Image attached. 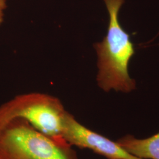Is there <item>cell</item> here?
Instances as JSON below:
<instances>
[{
    "label": "cell",
    "instance_id": "5b68a950",
    "mask_svg": "<svg viewBox=\"0 0 159 159\" xmlns=\"http://www.w3.org/2000/svg\"><path fill=\"white\" fill-rule=\"evenodd\" d=\"M116 142L125 152L140 159H159V131L152 136L138 139L127 134Z\"/></svg>",
    "mask_w": 159,
    "mask_h": 159
},
{
    "label": "cell",
    "instance_id": "8992f818",
    "mask_svg": "<svg viewBox=\"0 0 159 159\" xmlns=\"http://www.w3.org/2000/svg\"><path fill=\"white\" fill-rule=\"evenodd\" d=\"M7 8V0H0V25L4 20L5 11Z\"/></svg>",
    "mask_w": 159,
    "mask_h": 159
},
{
    "label": "cell",
    "instance_id": "277c9868",
    "mask_svg": "<svg viewBox=\"0 0 159 159\" xmlns=\"http://www.w3.org/2000/svg\"><path fill=\"white\" fill-rule=\"evenodd\" d=\"M63 138L71 146L90 150L107 159H140L133 156L119 144L87 128L74 116L67 113L63 133Z\"/></svg>",
    "mask_w": 159,
    "mask_h": 159
},
{
    "label": "cell",
    "instance_id": "6da1fadb",
    "mask_svg": "<svg viewBox=\"0 0 159 159\" xmlns=\"http://www.w3.org/2000/svg\"><path fill=\"white\" fill-rule=\"evenodd\" d=\"M109 16L108 29L103 40L94 44L97 56V83L104 91L129 93L136 82L129 73V64L136 53L134 44L120 24V10L125 0H103Z\"/></svg>",
    "mask_w": 159,
    "mask_h": 159
},
{
    "label": "cell",
    "instance_id": "7a4b0ae2",
    "mask_svg": "<svg viewBox=\"0 0 159 159\" xmlns=\"http://www.w3.org/2000/svg\"><path fill=\"white\" fill-rule=\"evenodd\" d=\"M0 159H79L64 139L48 136L25 120H12L0 130Z\"/></svg>",
    "mask_w": 159,
    "mask_h": 159
},
{
    "label": "cell",
    "instance_id": "3957f363",
    "mask_svg": "<svg viewBox=\"0 0 159 159\" xmlns=\"http://www.w3.org/2000/svg\"><path fill=\"white\" fill-rule=\"evenodd\" d=\"M67 113L56 97L37 92L20 94L0 106V130L12 120L20 118L48 136L64 139Z\"/></svg>",
    "mask_w": 159,
    "mask_h": 159
}]
</instances>
